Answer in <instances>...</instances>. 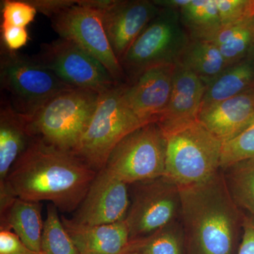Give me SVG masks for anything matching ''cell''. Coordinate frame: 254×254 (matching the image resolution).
<instances>
[{"label":"cell","instance_id":"6da1fadb","mask_svg":"<svg viewBox=\"0 0 254 254\" xmlns=\"http://www.w3.org/2000/svg\"><path fill=\"white\" fill-rule=\"evenodd\" d=\"M97 173L74 153L34 137L0 187V198L48 200L69 213L79 207Z\"/></svg>","mask_w":254,"mask_h":254},{"label":"cell","instance_id":"7a4b0ae2","mask_svg":"<svg viewBox=\"0 0 254 254\" xmlns=\"http://www.w3.org/2000/svg\"><path fill=\"white\" fill-rule=\"evenodd\" d=\"M181 222L190 254H234L244 214L232 198L223 172L179 187Z\"/></svg>","mask_w":254,"mask_h":254},{"label":"cell","instance_id":"3957f363","mask_svg":"<svg viewBox=\"0 0 254 254\" xmlns=\"http://www.w3.org/2000/svg\"><path fill=\"white\" fill-rule=\"evenodd\" d=\"M160 127L166 143L164 177L185 187L204 182L221 170L222 143L198 119Z\"/></svg>","mask_w":254,"mask_h":254},{"label":"cell","instance_id":"277c9868","mask_svg":"<svg viewBox=\"0 0 254 254\" xmlns=\"http://www.w3.org/2000/svg\"><path fill=\"white\" fill-rule=\"evenodd\" d=\"M100 93L71 88L60 93L27 118L32 136L74 153L89 125Z\"/></svg>","mask_w":254,"mask_h":254},{"label":"cell","instance_id":"5b68a950","mask_svg":"<svg viewBox=\"0 0 254 254\" xmlns=\"http://www.w3.org/2000/svg\"><path fill=\"white\" fill-rule=\"evenodd\" d=\"M190 41L180 11L161 8L120 60L127 83L148 68L177 64Z\"/></svg>","mask_w":254,"mask_h":254},{"label":"cell","instance_id":"8992f818","mask_svg":"<svg viewBox=\"0 0 254 254\" xmlns=\"http://www.w3.org/2000/svg\"><path fill=\"white\" fill-rule=\"evenodd\" d=\"M0 84L17 113L29 118L48 100L74 88L35 60L1 47Z\"/></svg>","mask_w":254,"mask_h":254},{"label":"cell","instance_id":"52a82bcc","mask_svg":"<svg viewBox=\"0 0 254 254\" xmlns=\"http://www.w3.org/2000/svg\"><path fill=\"white\" fill-rule=\"evenodd\" d=\"M122 98V84L100 94L98 105L74 154L96 172L103 170L114 148L143 125Z\"/></svg>","mask_w":254,"mask_h":254},{"label":"cell","instance_id":"ba28073f","mask_svg":"<svg viewBox=\"0 0 254 254\" xmlns=\"http://www.w3.org/2000/svg\"><path fill=\"white\" fill-rule=\"evenodd\" d=\"M166 143L158 123H150L128 133L109 155L105 169L134 185L165 175Z\"/></svg>","mask_w":254,"mask_h":254},{"label":"cell","instance_id":"9c48e42d","mask_svg":"<svg viewBox=\"0 0 254 254\" xmlns=\"http://www.w3.org/2000/svg\"><path fill=\"white\" fill-rule=\"evenodd\" d=\"M133 193L125 221L130 241L148 236L180 220V187L165 177L133 185Z\"/></svg>","mask_w":254,"mask_h":254},{"label":"cell","instance_id":"30bf717a","mask_svg":"<svg viewBox=\"0 0 254 254\" xmlns=\"http://www.w3.org/2000/svg\"><path fill=\"white\" fill-rule=\"evenodd\" d=\"M35 60L68 86L101 93L120 83L86 50L63 38L43 44Z\"/></svg>","mask_w":254,"mask_h":254},{"label":"cell","instance_id":"8fae6325","mask_svg":"<svg viewBox=\"0 0 254 254\" xmlns=\"http://www.w3.org/2000/svg\"><path fill=\"white\" fill-rule=\"evenodd\" d=\"M60 38L73 42L96 58L120 84L127 83L123 68L108 41L101 13L77 2L51 18Z\"/></svg>","mask_w":254,"mask_h":254},{"label":"cell","instance_id":"7c38bea8","mask_svg":"<svg viewBox=\"0 0 254 254\" xmlns=\"http://www.w3.org/2000/svg\"><path fill=\"white\" fill-rule=\"evenodd\" d=\"M175 65L153 66L122 84L124 103L142 123H157L166 110Z\"/></svg>","mask_w":254,"mask_h":254},{"label":"cell","instance_id":"4fadbf2b","mask_svg":"<svg viewBox=\"0 0 254 254\" xmlns=\"http://www.w3.org/2000/svg\"><path fill=\"white\" fill-rule=\"evenodd\" d=\"M130 202L128 185L103 168L97 173L72 220L88 225L122 221Z\"/></svg>","mask_w":254,"mask_h":254},{"label":"cell","instance_id":"5bb4252c","mask_svg":"<svg viewBox=\"0 0 254 254\" xmlns=\"http://www.w3.org/2000/svg\"><path fill=\"white\" fill-rule=\"evenodd\" d=\"M160 9L149 0H111L100 11L108 41L119 62Z\"/></svg>","mask_w":254,"mask_h":254},{"label":"cell","instance_id":"9a60e30c","mask_svg":"<svg viewBox=\"0 0 254 254\" xmlns=\"http://www.w3.org/2000/svg\"><path fill=\"white\" fill-rule=\"evenodd\" d=\"M198 120L222 143L254 123V88L200 110Z\"/></svg>","mask_w":254,"mask_h":254},{"label":"cell","instance_id":"2e32d148","mask_svg":"<svg viewBox=\"0 0 254 254\" xmlns=\"http://www.w3.org/2000/svg\"><path fill=\"white\" fill-rule=\"evenodd\" d=\"M61 220L80 254H120L129 243L125 220L100 225H83L64 216Z\"/></svg>","mask_w":254,"mask_h":254},{"label":"cell","instance_id":"e0dca14e","mask_svg":"<svg viewBox=\"0 0 254 254\" xmlns=\"http://www.w3.org/2000/svg\"><path fill=\"white\" fill-rule=\"evenodd\" d=\"M206 88V85L193 71L177 64L170 101L157 123L170 125L197 120Z\"/></svg>","mask_w":254,"mask_h":254},{"label":"cell","instance_id":"ac0fdd59","mask_svg":"<svg viewBox=\"0 0 254 254\" xmlns=\"http://www.w3.org/2000/svg\"><path fill=\"white\" fill-rule=\"evenodd\" d=\"M32 136L26 116L17 113L8 101L0 110V187L3 186L15 162L27 148Z\"/></svg>","mask_w":254,"mask_h":254},{"label":"cell","instance_id":"d6986e66","mask_svg":"<svg viewBox=\"0 0 254 254\" xmlns=\"http://www.w3.org/2000/svg\"><path fill=\"white\" fill-rule=\"evenodd\" d=\"M0 230H14V233L28 248L41 252L44 221L39 202L15 198L4 211L0 213Z\"/></svg>","mask_w":254,"mask_h":254},{"label":"cell","instance_id":"ffe728a7","mask_svg":"<svg viewBox=\"0 0 254 254\" xmlns=\"http://www.w3.org/2000/svg\"><path fill=\"white\" fill-rule=\"evenodd\" d=\"M252 88H254V50L243 60L227 66L216 80L207 86L200 110Z\"/></svg>","mask_w":254,"mask_h":254},{"label":"cell","instance_id":"44dd1931","mask_svg":"<svg viewBox=\"0 0 254 254\" xmlns=\"http://www.w3.org/2000/svg\"><path fill=\"white\" fill-rule=\"evenodd\" d=\"M180 13L191 41H213L222 27L215 0H190Z\"/></svg>","mask_w":254,"mask_h":254},{"label":"cell","instance_id":"7402d4cb","mask_svg":"<svg viewBox=\"0 0 254 254\" xmlns=\"http://www.w3.org/2000/svg\"><path fill=\"white\" fill-rule=\"evenodd\" d=\"M209 86L228 66L218 47L212 41H190L180 63Z\"/></svg>","mask_w":254,"mask_h":254},{"label":"cell","instance_id":"603a6c76","mask_svg":"<svg viewBox=\"0 0 254 254\" xmlns=\"http://www.w3.org/2000/svg\"><path fill=\"white\" fill-rule=\"evenodd\" d=\"M211 41L218 47L228 66L243 60L254 50L252 14L236 23L223 26Z\"/></svg>","mask_w":254,"mask_h":254},{"label":"cell","instance_id":"cb8c5ba5","mask_svg":"<svg viewBox=\"0 0 254 254\" xmlns=\"http://www.w3.org/2000/svg\"><path fill=\"white\" fill-rule=\"evenodd\" d=\"M185 247V235L179 220L148 236L129 241L125 250L141 254H184Z\"/></svg>","mask_w":254,"mask_h":254},{"label":"cell","instance_id":"d4e9b609","mask_svg":"<svg viewBox=\"0 0 254 254\" xmlns=\"http://www.w3.org/2000/svg\"><path fill=\"white\" fill-rule=\"evenodd\" d=\"M222 172L237 206L254 216V158L235 164Z\"/></svg>","mask_w":254,"mask_h":254},{"label":"cell","instance_id":"484cf974","mask_svg":"<svg viewBox=\"0 0 254 254\" xmlns=\"http://www.w3.org/2000/svg\"><path fill=\"white\" fill-rule=\"evenodd\" d=\"M41 252L44 254H80L64 227L58 209L52 203L47 208Z\"/></svg>","mask_w":254,"mask_h":254},{"label":"cell","instance_id":"4316f807","mask_svg":"<svg viewBox=\"0 0 254 254\" xmlns=\"http://www.w3.org/2000/svg\"><path fill=\"white\" fill-rule=\"evenodd\" d=\"M254 158V123L230 141L222 143L220 170Z\"/></svg>","mask_w":254,"mask_h":254},{"label":"cell","instance_id":"83f0119b","mask_svg":"<svg viewBox=\"0 0 254 254\" xmlns=\"http://www.w3.org/2000/svg\"><path fill=\"white\" fill-rule=\"evenodd\" d=\"M38 13L28 1L4 0L1 3V23L26 28Z\"/></svg>","mask_w":254,"mask_h":254},{"label":"cell","instance_id":"f1b7e54d","mask_svg":"<svg viewBox=\"0 0 254 254\" xmlns=\"http://www.w3.org/2000/svg\"><path fill=\"white\" fill-rule=\"evenodd\" d=\"M222 26H228L252 14L254 0H215Z\"/></svg>","mask_w":254,"mask_h":254},{"label":"cell","instance_id":"f546056e","mask_svg":"<svg viewBox=\"0 0 254 254\" xmlns=\"http://www.w3.org/2000/svg\"><path fill=\"white\" fill-rule=\"evenodd\" d=\"M0 28L1 47L5 49L17 52L27 44L29 39L27 28L1 23Z\"/></svg>","mask_w":254,"mask_h":254},{"label":"cell","instance_id":"4dcf8cb0","mask_svg":"<svg viewBox=\"0 0 254 254\" xmlns=\"http://www.w3.org/2000/svg\"><path fill=\"white\" fill-rule=\"evenodd\" d=\"M0 254H44L28 248L11 230H0Z\"/></svg>","mask_w":254,"mask_h":254},{"label":"cell","instance_id":"1f68e13d","mask_svg":"<svg viewBox=\"0 0 254 254\" xmlns=\"http://www.w3.org/2000/svg\"><path fill=\"white\" fill-rule=\"evenodd\" d=\"M38 12L46 15L51 18L55 14L66 9L68 6L76 4L77 1L73 0H30Z\"/></svg>","mask_w":254,"mask_h":254},{"label":"cell","instance_id":"d6a6232c","mask_svg":"<svg viewBox=\"0 0 254 254\" xmlns=\"http://www.w3.org/2000/svg\"><path fill=\"white\" fill-rule=\"evenodd\" d=\"M237 254H254V216L244 215L242 240Z\"/></svg>","mask_w":254,"mask_h":254},{"label":"cell","instance_id":"836d02e7","mask_svg":"<svg viewBox=\"0 0 254 254\" xmlns=\"http://www.w3.org/2000/svg\"><path fill=\"white\" fill-rule=\"evenodd\" d=\"M141 254L138 253V252H133V251L125 250L123 251V252H122L121 254Z\"/></svg>","mask_w":254,"mask_h":254},{"label":"cell","instance_id":"e575fe53","mask_svg":"<svg viewBox=\"0 0 254 254\" xmlns=\"http://www.w3.org/2000/svg\"><path fill=\"white\" fill-rule=\"evenodd\" d=\"M252 22H253V25H254V8L253 9V11H252Z\"/></svg>","mask_w":254,"mask_h":254},{"label":"cell","instance_id":"d590c367","mask_svg":"<svg viewBox=\"0 0 254 254\" xmlns=\"http://www.w3.org/2000/svg\"></svg>","mask_w":254,"mask_h":254}]
</instances>
